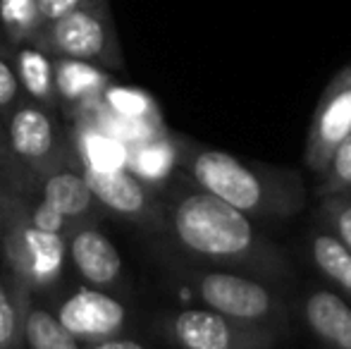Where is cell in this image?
Wrapping results in <instances>:
<instances>
[{
    "mask_svg": "<svg viewBox=\"0 0 351 349\" xmlns=\"http://www.w3.org/2000/svg\"><path fill=\"white\" fill-rule=\"evenodd\" d=\"M337 194H351V132L332 151L323 173L318 175V184H315L318 199Z\"/></svg>",
    "mask_w": 351,
    "mask_h": 349,
    "instance_id": "7402d4cb",
    "label": "cell"
},
{
    "mask_svg": "<svg viewBox=\"0 0 351 349\" xmlns=\"http://www.w3.org/2000/svg\"><path fill=\"white\" fill-rule=\"evenodd\" d=\"M41 29L36 0H0V32L12 46L32 43Z\"/></svg>",
    "mask_w": 351,
    "mask_h": 349,
    "instance_id": "ffe728a7",
    "label": "cell"
},
{
    "mask_svg": "<svg viewBox=\"0 0 351 349\" xmlns=\"http://www.w3.org/2000/svg\"><path fill=\"white\" fill-rule=\"evenodd\" d=\"M86 0H36V8H38V17H41V27L53 19L62 17V14L72 12L74 8L84 5Z\"/></svg>",
    "mask_w": 351,
    "mask_h": 349,
    "instance_id": "4316f807",
    "label": "cell"
},
{
    "mask_svg": "<svg viewBox=\"0 0 351 349\" xmlns=\"http://www.w3.org/2000/svg\"><path fill=\"white\" fill-rule=\"evenodd\" d=\"M351 132V62L332 75L315 103L306 136L304 160L318 177L337 144Z\"/></svg>",
    "mask_w": 351,
    "mask_h": 349,
    "instance_id": "ba28073f",
    "label": "cell"
},
{
    "mask_svg": "<svg viewBox=\"0 0 351 349\" xmlns=\"http://www.w3.org/2000/svg\"><path fill=\"white\" fill-rule=\"evenodd\" d=\"M41 201L53 210H58L62 218L79 225L91 223V215L96 210V199L84 180L82 170L67 168V165H60L43 175Z\"/></svg>",
    "mask_w": 351,
    "mask_h": 349,
    "instance_id": "5bb4252c",
    "label": "cell"
},
{
    "mask_svg": "<svg viewBox=\"0 0 351 349\" xmlns=\"http://www.w3.org/2000/svg\"><path fill=\"white\" fill-rule=\"evenodd\" d=\"M24 210H27V218L32 220L36 228L41 230H48V232H58V234H67V230H72V220L62 218L58 210H53L48 204H43V201H38L36 206H32V208H27L24 206Z\"/></svg>",
    "mask_w": 351,
    "mask_h": 349,
    "instance_id": "484cf974",
    "label": "cell"
},
{
    "mask_svg": "<svg viewBox=\"0 0 351 349\" xmlns=\"http://www.w3.org/2000/svg\"><path fill=\"white\" fill-rule=\"evenodd\" d=\"M91 189L96 204L106 206L108 210L122 215V218L139 220V223H156L158 213L156 196L151 194L146 182H141L127 168L115 170H91L79 168Z\"/></svg>",
    "mask_w": 351,
    "mask_h": 349,
    "instance_id": "30bf717a",
    "label": "cell"
},
{
    "mask_svg": "<svg viewBox=\"0 0 351 349\" xmlns=\"http://www.w3.org/2000/svg\"><path fill=\"white\" fill-rule=\"evenodd\" d=\"M58 321L65 326L74 340L101 342L108 337H117L125 328L127 309L120 299L110 297L101 287H79L60 304Z\"/></svg>",
    "mask_w": 351,
    "mask_h": 349,
    "instance_id": "9c48e42d",
    "label": "cell"
},
{
    "mask_svg": "<svg viewBox=\"0 0 351 349\" xmlns=\"http://www.w3.org/2000/svg\"><path fill=\"white\" fill-rule=\"evenodd\" d=\"M34 294L12 278H0V349H22V316Z\"/></svg>",
    "mask_w": 351,
    "mask_h": 349,
    "instance_id": "d6986e66",
    "label": "cell"
},
{
    "mask_svg": "<svg viewBox=\"0 0 351 349\" xmlns=\"http://www.w3.org/2000/svg\"><path fill=\"white\" fill-rule=\"evenodd\" d=\"M318 223L351 252V194L325 196L318 204Z\"/></svg>",
    "mask_w": 351,
    "mask_h": 349,
    "instance_id": "cb8c5ba5",
    "label": "cell"
},
{
    "mask_svg": "<svg viewBox=\"0 0 351 349\" xmlns=\"http://www.w3.org/2000/svg\"><path fill=\"white\" fill-rule=\"evenodd\" d=\"M5 141L12 158H17V163L29 165L34 173L46 175L60 165H67L65 141L56 120L51 117L48 108L27 98H22L8 115Z\"/></svg>",
    "mask_w": 351,
    "mask_h": 349,
    "instance_id": "52a82bcc",
    "label": "cell"
},
{
    "mask_svg": "<svg viewBox=\"0 0 351 349\" xmlns=\"http://www.w3.org/2000/svg\"><path fill=\"white\" fill-rule=\"evenodd\" d=\"M8 201H10V196L5 194V189H3V184H0V215H3V210H5V206H8Z\"/></svg>",
    "mask_w": 351,
    "mask_h": 349,
    "instance_id": "f546056e",
    "label": "cell"
},
{
    "mask_svg": "<svg viewBox=\"0 0 351 349\" xmlns=\"http://www.w3.org/2000/svg\"><path fill=\"white\" fill-rule=\"evenodd\" d=\"M165 333L180 349H273L280 333L234 321L213 309H182L165 323Z\"/></svg>",
    "mask_w": 351,
    "mask_h": 349,
    "instance_id": "8992f818",
    "label": "cell"
},
{
    "mask_svg": "<svg viewBox=\"0 0 351 349\" xmlns=\"http://www.w3.org/2000/svg\"><path fill=\"white\" fill-rule=\"evenodd\" d=\"M182 165L191 184L254 220H289L306 206L304 182L289 168L249 163L215 149H189Z\"/></svg>",
    "mask_w": 351,
    "mask_h": 349,
    "instance_id": "7a4b0ae2",
    "label": "cell"
},
{
    "mask_svg": "<svg viewBox=\"0 0 351 349\" xmlns=\"http://www.w3.org/2000/svg\"><path fill=\"white\" fill-rule=\"evenodd\" d=\"M67 256L72 258L77 273L93 287L115 285L122 275V256L106 232L91 223H82L70 232Z\"/></svg>",
    "mask_w": 351,
    "mask_h": 349,
    "instance_id": "8fae6325",
    "label": "cell"
},
{
    "mask_svg": "<svg viewBox=\"0 0 351 349\" xmlns=\"http://www.w3.org/2000/svg\"><path fill=\"white\" fill-rule=\"evenodd\" d=\"M308 256L318 273L328 280L342 297L351 302V252L325 228H318L308 237Z\"/></svg>",
    "mask_w": 351,
    "mask_h": 349,
    "instance_id": "e0dca14e",
    "label": "cell"
},
{
    "mask_svg": "<svg viewBox=\"0 0 351 349\" xmlns=\"http://www.w3.org/2000/svg\"><path fill=\"white\" fill-rule=\"evenodd\" d=\"M301 318L328 349H351V302L328 287H315L301 302Z\"/></svg>",
    "mask_w": 351,
    "mask_h": 349,
    "instance_id": "7c38bea8",
    "label": "cell"
},
{
    "mask_svg": "<svg viewBox=\"0 0 351 349\" xmlns=\"http://www.w3.org/2000/svg\"><path fill=\"white\" fill-rule=\"evenodd\" d=\"M191 287L206 309L222 316L268 328L280 335L289 326V309L268 280L225 268H208L194 273Z\"/></svg>",
    "mask_w": 351,
    "mask_h": 349,
    "instance_id": "5b68a950",
    "label": "cell"
},
{
    "mask_svg": "<svg viewBox=\"0 0 351 349\" xmlns=\"http://www.w3.org/2000/svg\"><path fill=\"white\" fill-rule=\"evenodd\" d=\"M86 349H146L136 340H125V337H108L101 342H91Z\"/></svg>",
    "mask_w": 351,
    "mask_h": 349,
    "instance_id": "83f0119b",
    "label": "cell"
},
{
    "mask_svg": "<svg viewBox=\"0 0 351 349\" xmlns=\"http://www.w3.org/2000/svg\"><path fill=\"white\" fill-rule=\"evenodd\" d=\"M32 43H36L53 58L91 62L103 70L125 67L117 27L108 0H86L72 12L43 24Z\"/></svg>",
    "mask_w": 351,
    "mask_h": 349,
    "instance_id": "3957f363",
    "label": "cell"
},
{
    "mask_svg": "<svg viewBox=\"0 0 351 349\" xmlns=\"http://www.w3.org/2000/svg\"><path fill=\"white\" fill-rule=\"evenodd\" d=\"M12 65L27 101L38 103L43 108L60 106L56 91L53 56L41 51L36 43H19V46H12Z\"/></svg>",
    "mask_w": 351,
    "mask_h": 349,
    "instance_id": "9a60e30c",
    "label": "cell"
},
{
    "mask_svg": "<svg viewBox=\"0 0 351 349\" xmlns=\"http://www.w3.org/2000/svg\"><path fill=\"white\" fill-rule=\"evenodd\" d=\"M22 98L24 93L12 65V43L0 32V115H10Z\"/></svg>",
    "mask_w": 351,
    "mask_h": 349,
    "instance_id": "d4e9b609",
    "label": "cell"
},
{
    "mask_svg": "<svg viewBox=\"0 0 351 349\" xmlns=\"http://www.w3.org/2000/svg\"><path fill=\"white\" fill-rule=\"evenodd\" d=\"M74 151L79 156V168L115 170L125 168L127 160V146L88 120H77L74 125Z\"/></svg>",
    "mask_w": 351,
    "mask_h": 349,
    "instance_id": "2e32d148",
    "label": "cell"
},
{
    "mask_svg": "<svg viewBox=\"0 0 351 349\" xmlns=\"http://www.w3.org/2000/svg\"><path fill=\"white\" fill-rule=\"evenodd\" d=\"M53 67H56L58 101H60V106L72 108L77 117L98 106L103 91L112 84L108 70L91 65V62L53 58Z\"/></svg>",
    "mask_w": 351,
    "mask_h": 349,
    "instance_id": "4fadbf2b",
    "label": "cell"
},
{
    "mask_svg": "<svg viewBox=\"0 0 351 349\" xmlns=\"http://www.w3.org/2000/svg\"><path fill=\"white\" fill-rule=\"evenodd\" d=\"M101 103L115 117H125V120H158L153 101L146 93L136 91V88L110 84L103 91Z\"/></svg>",
    "mask_w": 351,
    "mask_h": 349,
    "instance_id": "603a6c76",
    "label": "cell"
},
{
    "mask_svg": "<svg viewBox=\"0 0 351 349\" xmlns=\"http://www.w3.org/2000/svg\"><path fill=\"white\" fill-rule=\"evenodd\" d=\"M0 223H3V256L14 282L36 294L62 278L67 261L65 234L36 228L27 218L24 204L14 196H10Z\"/></svg>",
    "mask_w": 351,
    "mask_h": 349,
    "instance_id": "277c9868",
    "label": "cell"
},
{
    "mask_svg": "<svg viewBox=\"0 0 351 349\" xmlns=\"http://www.w3.org/2000/svg\"><path fill=\"white\" fill-rule=\"evenodd\" d=\"M22 335L29 349H79V340L65 330L56 313L34 302V297L24 306Z\"/></svg>",
    "mask_w": 351,
    "mask_h": 349,
    "instance_id": "ac0fdd59",
    "label": "cell"
},
{
    "mask_svg": "<svg viewBox=\"0 0 351 349\" xmlns=\"http://www.w3.org/2000/svg\"><path fill=\"white\" fill-rule=\"evenodd\" d=\"M0 165H3V168H10V165H12V154H10L8 141H5V127H3V122H0Z\"/></svg>",
    "mask_w": 351,
    "mask_h": 349,
    "instance_id": "f1b7e54d",
    "label": "cell"
},
{
    "mask_svg": "<svg viewBox=\"0 0 351 349\" xmlns=\"http://www.w3.org/2000/svg\"><path fill=\"white\" fill-rule=\"evenodd\" d=\"M160 220L182 252L199 261L273 285L291 278L289 258L256 228L254 218L191 182L170 196Z\"/></svg>",
    "mask_w": 351,
    "mask_h": 349,
    "instance_id": "6da1fadb",
    "label": "cell"
},
{
    "mask_svg": "<svg viewBox=\"0 0 351 349\" xmlns=\"http://www.w3.org/2000/svg\"><path fill=\"white\" fill-rule=\"evenodd\" d=\"M172 160H175V154H172L170 144L160 139H151L143 144L127 146L125 168L134 173L141 182H151L167 175Z\"/></svg>",
    "mask_w": 351,
    "mask_h": 349,
    "instance_id": "44dd1931",
    "label": "cell"
}]
</instances>
